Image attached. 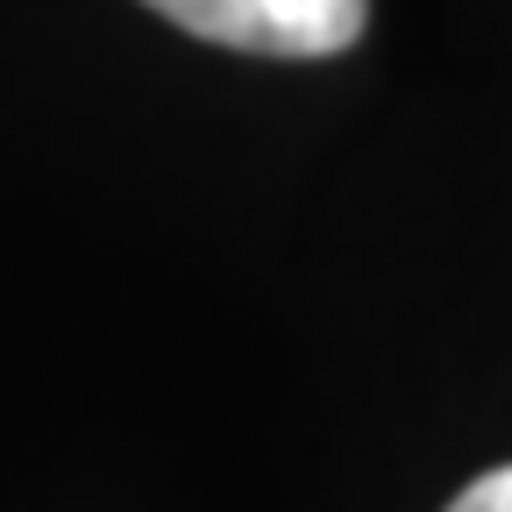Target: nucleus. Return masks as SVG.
<instances>
[{
    "label": "nucleus",
    "mask_w": 512,
    "mask_h": 512,
    "mask_svg": "<svg viewBox=\"0 0 512 512\" xmlns=\"http://www.w3.org/2000/svg\"><path fill=\"white\" fill-rule=\"evenodd\" d=\"M150 8L249 57H335L370 22V0H150Z\"/></svg>",
    "instance_id": "nucleus-1"
},
{
    "label": "nucleus",
    "mask_w": 512,
    "mask_h": 512,
    "mask_svg": "<svg viewBox=\"0 0 512 512\" xmlns=\"http://www.w3.org/2000/svg\"><path fill=\"white\" fill-rule=\"evenodd\" d=\"M448 512H512V463H505V470H484Z\"/></svg>",
    "instance_id": "nucleus-2"
}]
</instances>
